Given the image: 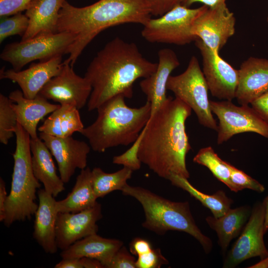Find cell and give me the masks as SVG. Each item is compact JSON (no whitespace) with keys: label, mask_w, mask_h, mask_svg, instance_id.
Wrapping results in <instances>:
<instances>
[{"label":"cell","mask_w":268,"mask_h":268,"mask_svg":"<svg viewBox=\"0 0 268 268\" xmlns=\"http://www.w3.org/2000/svg\"><path fill=\"white\" fill-rule=\"evenodd\" d=\"M192 111L179 99L168 97L142 130L138 157L160 177L190 178L186 159L191 146L185 123Z\"/></svg>","instance_id":"6da1fadb"},{"label":"cell","mask_w":268,"mask_h":268,"mask_svg":"<svg viewBox=\"0 0 268 268\" xmlns=\"http://www.w3.org/2000/svg\"><path fill=\"white\" fill-rule=\"evenodd\" d=\"M157 67L143 56L135 43L114 38L97 53L85 73L92 86L88 110H96L118 95L131 98L134 82L150 75Z\"/></svg>","instance_id":"7a4b0ae2"},{"label":"cell","mask_w":268,"mask_h":268,"mask_svg":"<svg viewBox=\"0 0 268 268\" xmlns=\"http://www.w3.org/2000/svg\"><path fill=\"white\" fill-rule=\"evenodd\" d=\"M151 15L148 0H99L81 7L66 0L59 12L55 33L67 32L75 37L64 62L73 67L85 48L104 30L125 23L143 25Z\"/></svg>","instance_id":"3957f363"},{"label":"cell","mask_w":268,"mask_h":268,"mask_svg":"<svg viewBox=\"0 0 268 268\" xmlns=\"http://www.w3.org/2000/svg\"><path fill=\"white\" fill-rule=\"evenodd\" d=\"M125 98L118 95L100 105L95 121L80 132L94 151L104 152L134 143L148 122L151 109L148 101L138 108H131Z\"/></svg>","instance_id":"277c9868"},{"label":"cell","mask_w":268,"mask_h":268,"mask_svg":"<svg viewBox=\"0 0 268 268\" xmlns=\"http://www.w3.org/2000/svg\"><path fill=\"white\" fill-rule=\"evenodd\" d=\"M123 195L135 198L141 204L145 215L142 226L163 235L170 230L186 232L197 240L205 253L212 248L210 238L197 225L188 201H172L140 187L127 184L121 190Z\"/></svg>","instance_id":"5b68a950"},{"label":"cell","mask_w":268,"mask_h":268,"mask_svg":"<svg viewBox=\"0 0 268 268\" xmlns=\"http://www.w3.org/2000/svg\"><path fill=\"white\" fill-rule=\"evenodd\" d=\"M167 89L191 108L201 125L217 131L218 125L211 110L208 86L196 56L191 57L183 72L170 76Z\"/></svg>","instance_id":"8992f818"},{"label":"cell","mask_w":268,"mask_h":268,"mask_svg":"<svg viewBox=\"0 0 268 268\" xmlns=\"http://www.w3.org/2000/svg\"><path fill=\"white\" fill-rule=\"evenodd\" d=\"M75 37L74 34L67 32L40 33L26 40L7 44L0 58L10 64L14 70H21L33 61H45L67 54Z\"/></svg>","instance_id":"52a82bcc"},{"label":"cell","mask_w":268,"mask_h":268,"mask_svg":"<svg viewBox=\"0 0 268 268\" xmlns=\"http://www.w3.org/2000/svg\"><path fill=\"white\" fill-rule=\"evenodd\" d=\"M206 6L190 8L179 4L159 17L148 20L143 25L141 35L150 43L188 44L197 39L192 33V27Z\"/></svg>","instance_id":"ba28073f"},{"label":"cell","mask_w":268,"mask_h":268,"mask_svg":"<svg viewBox=\"0 0 268 268\" xmlns=\"http://www.w3.org/2000/svg\"><path fill=\"white\" fill-rule=\"evenodd\" d=\"M210 106L219 120L218 144L245 132L255 133L268 139V123L249 105L237 106L232 101L210 100Z\"/></svg>","instance_id":"9c48e42d"},{"label":"cell","mask_w":268,"mask_h":268,"mask_svg":"<svg viewBox=\"0 0 268 268\" xmlns=\"http://www.w3.org/2000/svg\"><path fill=\"white\" fill-rule=\"evenodd\" d=\"M265 221L263 201H257L242 232L226 255L223 268H235L247 259L259 257L262 260L268 256L264 240Z\"/></svg>","instance_id":"30bf717a"},{"label":"cell","mask_w":268,"mask_h":268,"mask_svg":"<svg viewBox=\"0 0 268 268\" xmlns=\"http://www.w3.org/2000/svg\"><path fill=\"white\" fill-rule=\"evenodd\" d=\"M236 19L226 3L205 9L195 20L192 33L216 53L235 32Z\"/></svg>","instance_id":"8fae6325"},{"label":"cell","mask_w":268,"mask_h":268,"mask_svg":"<svg viewBox=\"0 0 268 268\" xmlns=\"http://www.w3.org/2000/svg\"><path fill=\"white\" fill-rule=\"evenodd\" d=\"M195 41L202 57V72L211 94L219 99L232 101L236 98L238 69L233 67L200 39Z\"/></svg>","instance_id":"7c38bea8"},{"label":"cell","mask_w":268,"mask_h":268,"mask_svg":"<svg viewBox=\"0 0 268 268\" xmlns=\"http://www.w3.org/2000/svg\"><path fill=\"white\" fill-rule=\"evenodd\" d=\"M91 91L88 79L76 74L73 67L63 62L60 72L43 87L39 94L59 104H69L80 109L88 102Z\"/></svg>","instance_id":"4fadbf2b"},{"label":"cell","mask_w":268,"mask_h":268,"mask_svg":"<svg viewBox=\"0 0 268 268\" xmlns=\"http://www.w3.org/2000/svg\"><path fill=\"white\" fill-rule=\"evenodd\" d=\"M102 217L101 204L77 212H59L56 223V243L62 251L75 242L98 231L97 222Z\"/></svg>","instance_id":"5bb4252c"},{"label":"cell","mask_w":268,"mask_h":268,"mask_svg":"<svg viewBox=\"0 0 268 268\" xmlns=\"http://www.w3.org/2000/svg\"><path fill=\"white\" fill-rule=\"evenodd\" d=\"M39 137L44 141L55 157L60 176L64 183H67L76 169L87 167L90 145L84 141L74 139L71 136L58 137L40 133Z\"/></svg>","instance_id":"9a60e30c"},{"label":"cell","mask_w":268,"mask_h":268,"mask_svg":"<svg viewBox=\"0 0 268 268\" xmlns=\"http://www.w3.org/2000/svg\"><path fill=\"white\" fill-rule=\"evenodd\" d=\"M63 56H58L49 60L32 63L25 70L0 69V78L8 79L16 83L25 97L35 98L43 87L61 71Z\"/></svg>","instance_id":"2e32d148"},{"label":"cell","mask_w":268,"mask_h":268,"mask_svg":"<svg viewBox=\"0 0 268 268\" xmlns=\"http://www.w3.org/2000/svg\"><path fill=\"white\" fill-rule=\"evenodd\" d=\"M158 56V63L155 71L139 83L141 90L151 104L150 118L167 100L168 80L172 72L180 65L177 55L171 49H160Z\"/></svg>","instance_id":"e0dca14e"},{"label":"cell","mask_w":268,"mask_h":268,"mask_svg":"<svg viewBox=\"0 0 268 268\" xmlns=\"http://www.w3.org/2000/svg\"><path fill=\"white\" fill-rule=\"evenodd\" d=\"M236 99L249 105L268 92V59L249 57L241 65Z\"/></svg>","instance_id":"ac0fdd59"},{"label":"cell","mask_w":268,"mask_h":268,"mask_svg":"<svg viewBox=\"0 0 268 268\" xmlns=\"http://www.w3.org/2000/svg\"><path fill=\"white\" fill-rule=\"evenodd\" d=\"M38 207L34 214L33 236L47 254L58 250L56 243V223L59 212L57 201L44 189L38 191Z\"/></svg>","instance_id":"d6986e66"},{"label":"cell","mask_w":268,"mask_h":268,"mask_svg":"<svg viewBox=\"0 0 268 268\" xmlns=\"http://www.w3.org/2000/svg\"><path fill=\"white\" fill-rule=\"evenodd\" d=\"M8 98L12 101L11 106L16 114L17 123L33 139L38 137L37 128L39 122L60 105L51 103L40 94L34 98H27L19 90L11 91Z\"/></svg>","instance_id":"ffe728a7"},{"label":"cell","mask_w":268,"mask_h":268,"mask_svg":"<svg viewBox=\"0 0 268 268\" xmlns=\"http://www.w3.org/2000/svg\"><path fill=\"white\" fill-rule=\"evenodd\" d=\"M123 246V242L119 240L103 238L96 233L75 242L62 251L60 256L62 259L86 257L96 259L105 268Z\"/></svg>","instance_id":"44dd1931"},{"label":"cell","mask_w":268,"mask_h":268,"mask_svg":"<svg viewBox=\"0 0 268 268\" xmlns=\"http://www.w3.org/2000/svg\"><path fill=\"white\" fill-rule=\"evenodd\" d=\"M33 171L45 190L54 197L64 191V183L57 173L52 153L44 141L38 137L31 138Z\"/></svg>","instance_id":"7402d4cb"},{"label":"cell","mask_w":268,"mask_h":268,"mask_svg":"<svg viewBox=\"0 0 268 268\" xmlns=\"http://www.w3.org/2000/svg\"><path fill=\"white\" fill-rule=\"evenodd\" d=\"M66 0H33L25 10L28 29L21 41L44 33H55L59 12Z\"/></svg>","instance_id":"603a6c76"},{"label":"cell","mask_w":268,"mask_h":268,"mask_svg":"<svg viewBox=\"0 0 268 268\" xmlns=\"http://www.w3.org/2000/svg\"><path fill=\"white\" fill-rule=\"evenodd\" d=\"M252 208L245 205L230 208L219 217L208 216L205 221L214 230L218 237V243L223 254H225L231 241L239 236L247 222Z\"/></svg>","instance_id":"cb8c5ba5"},{"label":"cell","mask_w":268,"mask_h":268,"mask_svg":"<svg viewBox=\"0 0 268 268\" xmlns=\"http://www.w3.org/2000/svg\"><path fill=\"white\" fill-rule=\"evenodd\" d=\"M97 199L93 188L92 170L86 167L81 170L67 197L57 201L56 206L59 212H77L94 206Z\"/></svg>","instance_id":"d4e9b609"},{"label":"cell","mask_w":268,"mask_h":268,"mask_svg":"<svg viewBox=\"0 0 268 268\" xmlns=\"http://www.w3.org/2000/svg\"><path fill=\"white\" fill-rule=\"evenodd\" d=\"M78 109L69 104H62L45 120L38 130L58 137L70 136L84 128Z\"/></svg>","instance_id":"484cf974"},{"label":"cell","mask_w":268,"mask_h":268,"mask_svg":"<svg viewBox=\"0 0 268 268\" xmlns=\"http://www.w3.org/2000/svg\"><path fill=\"white\" fill-rule=\"evenodd\" d=\"M168 180L173 185L187 192L204 206L210 209L215 217L221 216L231 208L233 201L222 190H218L211 195H207L195 188L188 179L179 175H172Z\"/></svg>","instance_id":"4316f807"},{"label":"cell","mask_w":268,"mask_h":268,"mask_svg":"<svg viewBox=\"0 0 268 268\" xmlns=\"http://www.w3.org/2000/svg\"><path fill=\"white\" fill-rule=\"evenodd\" d=\"M133 172L132 169L125 166L111 173L105 172L99 167L93 168L92 170V184L97 198L104 197L114 191H121L131 178Z\"/></svg>","instance_id":"83f0119b"},{"label":"cell","mask_w":268,"mask_h":268,"mask_svg":"<svg viewBox=\"0 0 268 268\" xmlns=\"http://www.w3.org/2000/svg\"><path fill=\"white\" fill-rule=\"evenodd\" d=\"M195 163L207 168L213 175L234 192L235 190L230 180V163L222 160L211 146L200 149L193 158Z\"/></svg>","instance_id":"f1b7e54d"},{"label":"cell","mask_w":268,"mask_h":268,"mask_svg":"<svg viewBox=\"0 0 268 268\" xmlns=\"http://www.w3.org/2000/svg\"><path fill=\"white\" fill-rule=\"evenodd\" d=\"M12 103L8 97L0 94V142L4 145L13 136L17 124Z\"/></svg>","instance_id":"f546056e"},{"label":"cell","mask_w":268,"mask_h":268,"mask_svg":"<svg viewBox=\"0 0 268 268\" xmlns=\"http://www.w3.org/2000/svg\"><path fill=\"white\" fill-rule=\"evenodd\" d=\"M29 26V19L21 12L1 17L0 23V43L7 37L15 35L22 37Z\"/></svg>","instance_id":"4dcf8cb0"},{"label":"cell","mask_w":268,"mask_h":268,"mask_svg":"<svg viewBox=\"0 0 268 268\" xmlns=\"http://www.w3.org/2000/svg\"><path fill=\"white\" fill-rule=\"evenodd\" d=\"M230 180L234 186L235 192L245 189L252 190L262 193L265 190L263 185L259 181L249 176L243 171L239 170L230 163Z\"/></svg>","instance_id":"1f68e13d"},{"label":"cell","mask_w":268,"mask_h":268,"mask_svg":"<svg viewBox=\"0 0 268 268\" xmlns=\"http://www.w3.org/2000/svg\"><path fill=\"white\" fill-rule=\"evenodd\" d=\"M142 132L131 147L124 153L113 157V163L122 165L123 166L130 168L133 171L138 170L140 168L141 163L138 157L137 153L142 135Z\"/></svg>","instance_id":"d6a6232c"},{"label":"cell","mask_w":268,"mask_h":268,"mask_svg":"<svg viewBox=\"0 0 268 268\" xmlns=\"http://www.w3.org/2000/svg\"><path fill=\"white\" fill-rule=\"evenodd\" d=\"M136 268H159L162 265L168 264L159 249H152L148 252L137 256Z\"/></svg>","instance_id":"836d02e7"},{"label":"cell","mask_w":268,"mask_h":268,"mask_svg":"<svg viewBox=\"0 0 268 268\" xmlns=\"http://www.w3.org/2000/svg\"><path fill=\"white\" fill-rule=\"evenodd\" d=\"M106 268H136V260L123 246L105 265Z\"/></svg>","instance_id":"e575fe53"},{"label":"cell","mask_w":268,"mask_h":268,"mask_svg":"<svg viewBox=\"0 0 268 268\" xmlns=\"http://www.w3.org/2000/svg\"><path fill=\"white\" fill-rule=\"evenodd\" d=\"M33 0H0V17L11 16L26 10Z\"/></svg>","instance_id":"d590c367"},{"label":"cell","mask_w":268,"mask_h":268,"mask_svg":"<svg viewBox=\"0 0 268 268\" xmlns=\"http://www.w3.org/2000/svg\"><path fill=\"white\" fill-rule=\"evenodd\" d=\"M184 0H148L151 14L160 16L182 3Z\"/></svg>","instance_id":"8d00e7d4"},{"label":"cell","mask_w":268,"mask_h":268,"mask_svg":"<svg viewBox=\"0 0 268 268\" xmlns=\"http://www.w3.org/2000/svg\"><path fill=\"white\" fill-rule=\"evenodd\" d=\"M152 249L150 243L141 238L134 239L130 244V252L137 256L148 252Z\"/></svg>","instance_id":"74e56055"},{"label":"cell","mask_w":268,"mask_h":268,"mask_svg":"<svg viewBox=\"0 0 268 268\" xmlns=\"http://www.w3.org/2000/svg\"><path fill=\"white\" fill-rule=\"evenodd\" d=\"M252 107L268 123V92L251 103Z\"/></svg>","instance_id":"f35d334b"},{"label":"cell","mask_w":268,"mask_h":268,"mask_svg":"<svg viewBox=\"0 0 268 268\" xmlns=\"http://www.w3.org/2000/svg\"><path fill=\"white\" fill-rule=\"evenodd\" d=\"M8 195L6 191L5 183L0 178V221L3 222L5 217V206Z\"/></svg>","instance_id":"ab89813d"},{"label":"cell","mask_w":268,"mask_h":268,"mask_svg":"<svg viewBox=\"0 0 268 268\" xmlns=\"http://www.w3.org/2000/svg\"><path fill=\"white\" fill-rule=\"evenodd\" d=\"M55 268H83L81 258L62 259Z\"/></svg>","instance_id":"60d3db41"},{"label":"cell","mask_w":268,"mask_h":268,"mask_svg":"<svg viewBox=\"0 0 268 268\" xmlns=\"http://www.w3.org/2000/svg\"><path fill=\"white\" fill-rule=\"evenodd\" d=\"M226 0H184L181 4L189 7L194 3L200 2L209 7H211L221 3H226Z\"/></svg>","instance_id":"b9f144b4"},{"label":"cell","mask_w":268,"mask_h":268,"mask_svg":"<svg viewBox=\"0 0 268 268\" xmlns=\"http://www.w3.org/2000/svg\"><path fill=\"white\" fill-rule=\"evenodd\" d=\"M83 268H102L104 266L99 261L89 258H81Z\"/></svg>","instance_id":"7bdbcfd3"},{"label":"cell","mask_w":268,"mask_h":268,"mask_svg":"<svg viewBox=\"0 0 268 268\" xmlns=\"http://www.w3.org/2000/svg\"><path fill=\"white\" fill-rule=\"evenodd\" d=\"M263 203L265 208V221L264 224V232L266 234L268 231V195L264 199Z\"/></svg>","instance_id":"ee69618b"},{"label":"cell","mask_w":268,"mask_h":268,"mask_svg":"<svg viewBox=\"0 0 268 268\" xmlns=\"http://www.w3.org/2000/svg\"><path fill=\"white\" fill-rule=\"evenodd\" d=\"M267 21H268V18H267Z\"/></svg>","instance_id":"f6af8a7d"}]
</instances>
